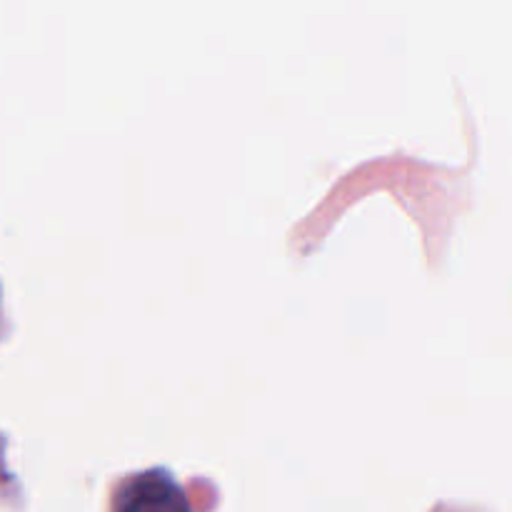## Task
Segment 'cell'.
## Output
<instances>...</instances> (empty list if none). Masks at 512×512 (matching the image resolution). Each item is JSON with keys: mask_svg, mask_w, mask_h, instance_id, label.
Here are the masks:
<instances>
[{"mask_svg": "<svg viewBox=\"0 0 512 512\" xmlns=\"http://www.w3.org/2000/svg\"><path fill=\"white\" fill-rule=\"evenodd\" d=\"M113 512H193L183 488L165 470H143L118 485Z\"/></svg>", "mask_w": 512, "mask_h": 512, "instance_id": "6da1fadb", "label": "cell"}]
</instances>
